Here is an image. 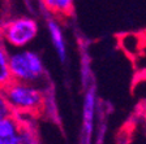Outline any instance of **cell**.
Returning <instances> with one entry per match:
<instances>
[{"instance_id": "obj_5", "label": "cell", "mask_w": 146, "mask_h": 144, "mask_svg": "<svg viewBox=\"0 0 146 144\" xmlns=\"http://www.w3.org/2000/svg\"><path fill=\"white\" fill-rule=\"evenodd\" d=\"M47 30L50 34V39L52 42L56 55H58L59 60L61 62L67 60V42H65V36H64V31L61 29L60 24L55 20H48L47 21Z\"/></svg>"}, {"instance_id": "obj_7", "label": "cell", "mask_w": 146, "mask_h": 144, "mask_svg": "<svg viewBox=\"0 0 146 144\" xmlns=\"http://www.w3.org/2000/svg\"><path fill=\"white\" fill-rule=\"evenodd\" d=\"M4 43L5 42L1 39V35H0V90H4L13 81L12 73H11V65H9L11 55H9Z\"/></svg>"}, {"instance_id": "obj_8", "label": "cell", "mask_w": 146, "mask_h": 144, "mask_svg": "<svg viewBox=\"0 0 146 144\" xmlns=\"http://www.w3.org/2000/svg\"><path fill=\"white\" fill-rule=\"evenodd\" d=\"M48 12L56 16H68L73 11L74 0H40Z\"/></svg>"}, {"instance_id": "obj_10", "label": "cell", "mask_w": 146, "mask_h": 144, "mask_svg": "<svg viewBox=\"0 0 146 144\" xmlns=\"http://www.w3.org/2000/svg\"><path fill=\"white\" fill-rule=\"evenodd\" d=\"M12 116H15V113H13V109L9 104L8 99H7L5 92H4V90H0V120L12 117Z\"/></svg>"}, {"instance_id": "obj_9", "label": "cell", "mask_w": 146, "mask_h": 144, "mask_svg": "<svg viewBox=\"0 0 146 144\" xmlns=\"http://www.w3.org/2000/svg\"><path fill=\"white\" fill-rule=\"evenodd\" d=\"M15 144H39L38 140V135H36L34 127L30 123H24L22 122L20 132L17 135Z\"/></svg>"}, {"instance_id": "obj_1", "label": "cell", "mask_w": 146, "mask_h": 144, "mask_svg": "<svg viewBox=\"0 0 146 144\" xmlns=\"http://www.w3.org/2000/svg\"><path fill=\"white\" fill-rule=\"evenodd\" d=\"M4 92L15 114H36L44 105V93L34 83L12 81L4 88Z\"/></svg>"}, {"instance_id": "obj_4", "label": "cell", "mask_w": 146, "mask_h": 144, "mask_svg": "<svg viewBox=\"0 0 146 144\" xmlns=\"http://www.w3.org/2000/svg\"><path fill=\"white\" fill-rule=\"evenodd\" d=\"M97 109V97L94 87H90L84 97V109H82V130L85 136V144H90V139L94 130V118Z\"/></svg>"}, {"instance_id": "obj_2", "label": "cell", "mask_w": 146, "mask_h": 144, "mask_svg": "<svg viewBox=\"0 0 146 144\" xmlns=\"http://www.w3.org/2000/svg\"><path fill=\"white\" fill-rule=\"evenodd\" d=\"M13 81L35 83L44 77V65L40 56L34 51L22 49L11 53L9 59Z\"/></svg>"}, {"instance_id": "obj_6", "label": "cell", "mask_w": 146, "mask_h": 144, "mask_svg": "<svg viewBox=\"0 0 146 144\" xmlns=\"http://www.w3.org/2000/svg\"><path fill=\"white\" fill-rule=\"evenodd\" d=\"M22 122L16 116L0 120V144H15Z\"/></svg>"}, {"instance_id": "obj_3", "label": "cell", "mask_w": 146, "mask_h": 144, "mask_svg": "<svg viewBox=\"0 0 146 144\" xmlns=\"http://www.w3.org/2000/svg\"><path fill=\"white\" fill-rule=\"evenodd\" d=\"M0 35L7 44L15 48H24L38 35V24L30 17L13 18L0 27Z\"/></svg>"}]
</instances>
